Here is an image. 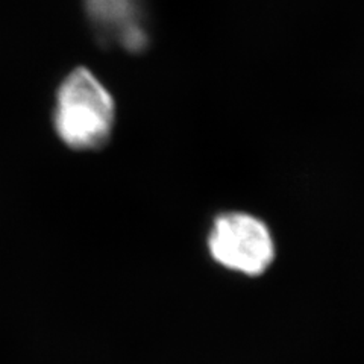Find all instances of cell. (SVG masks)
Returning <instances> with one entry per match:
<instances>
[{
    "mask_svg": "<svg viewBox=\"0 0 364 364\" xmlns=\"http://www.w3.org/2000/svg\"><path fill=\"white\" fill-rule=\"evenodd\" d=\"M116 122L109 91L85 67L68 73L56 91L53 127L60 140L73 151L104 147Z\"/></svg>",
    "mask_w": 364,
    "mask_h": 364,
    "instance_id": "1",
    "label": "cell"
},
{
    "mask_svg": "<svg viewBox=\"0 0 364 364\" xmlns=\"http://www.w3.org/2000/svg\"><path fill=\"white\" fill-rule=\"evenodd\" d=\"M208 249L219 264L247 277L264 273L275 258L269 228L245 213L219 215L211 228Z\"/></svg>",
    "mask_w": 364,
    "mask_h": 364,
    "instance_id": "2",
    "label": "cell"
},
{
    "mask_svg": "<svg viewBox=\"0 0 364 364\" xmlns=\"http://www.w3.org/2000/svg\"><path fill=\"white\" fill-rule=\"evenodd\" d=\"M84 4L90 20L104 36L134 53L146 49L149 37L139 0H84Z\"/></svg>",
    "mask_w": 364,
    "mask_h": 364,
    "instance_id": "3",
    "label": "cell"
}]
</instances>
